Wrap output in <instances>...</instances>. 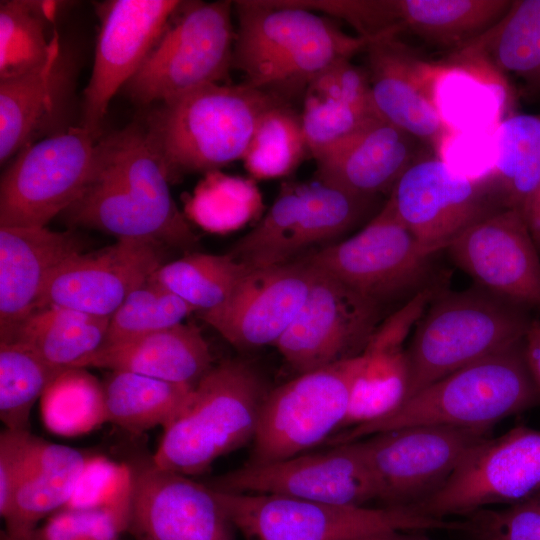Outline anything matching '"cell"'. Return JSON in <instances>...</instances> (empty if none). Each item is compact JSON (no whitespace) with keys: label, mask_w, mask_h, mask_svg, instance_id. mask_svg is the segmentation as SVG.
Listing matches in <instances>:
<instances>
[{"label":"cell","mask_w":540,"mask_h":540,"mask_svg":"<svg viewBox=\"0 0 540 540\" xmlns=\"http://www.w3.org/2000/svg\"><path fill=\"white\" fill-rule=\"evenodd\" d=\"M99 143L96 174L64 211L67 220L117 239L149 240L193 252L197 236L172 198L143 127L130 125L101 137Z\"/></svg>","instance_id":"obj_1"},{"label":"cell","mask_w":540,"mask_h":540,"mask_svg":"<svg viewBox=\"0 0 540 540\" xmlns=\"http://www.w3.org/2000/svg\"><path fill=\"white\" fill-rule=\"evenodd\" d=\"M285 102L281 95L246 82L212 83L158 103L142 127L172 181L242 160L261 116Z\"/></svg>","instance_id":"obj_2"},{"label":"cell","mask_w":540,"mask_h":540,"mask_svg":"<svg viewBox=\"0 0 540 540\" xmlns=\"http://www.w3.org/2000/svg\"><path fill=\"white\" fill-rule=\"evenodd\" d=\"M237 30L232 68L245 82L285 99L320 72L374 41L342 31L331 19L289 0L233 2Z\"/></svg>","instance_id":"obj_3"},{"label":"cell","mask_w":540,"mask_h":540,"mask_svg":"<svg viewBox=\"0 0 540 540\" xmlns=\"http://www.w3.org/2000/svg\"><path fill=\"white\" fill-rule=\"evenodd\" d=\"M523 341L460 368L407 398L394 412L333 435L331 446L418 425L488 428L538 403Z\"/></svg>","instance_id":"obj_4"},{"label":"cell","mask_w":540,"mask_h":540,"mask_svg":"<svg viewBox=\"0 0 540 540\" xmlns=\"http://www.w3.org/2000/svg\"><path fill=\"white\" fill-rule=\"evenodd\" d=\"M269 391L259 371L246 361L214 365L163 428L154 464L186 476L205 473L219 457L253 441Z\"/></svg>","instance_id":"obj_5"},{"label":"cell","mask_w":540,"mask_h":540,"mask_svg":"<svg viewBox=\"0 0 540 540\" xmlns=\"http://www.w3.org/2000/svg\"><path fill=\"white\" fill-rule=\"evenodd\" d=\"M530 324L520 306L477 285L463 291L441 288L407 347V398L460 368L521 343Z\"/></svg>","instance_id":"obj_6"},{"label":"cell","mask_w":540,"mask_h":540,"mask_svg":"<svg viewBox=\"0 0 540 540\" xmlns=\"http://www.w3.org/2000/svg\"><path fill=\"white\" fill-rule=\"evenodd\" d=\"M233 1H182L148 56L123 87L139 105L226 83L236 30Z\"/></svg>","instance_id":"obj_7"},{"label":"cell","mask_w":540,"mask_h":540,"mask_svg":"<svg viewBox=\"0 0 540 540\" xmlns=\"http://www.w3.org/2000/svg\"><path fill=\"white\" fill-rule=\"evenodd\" d=\"M233 526L245 540H353L402 530L457 528L413 507L370 508L315 502L273 494L213 490Z\"/></svg>","instance_id":"obj_8"},{"label":"cell","mask_w":540,"mask_h":540,"mask_svg":"<svg viewBox=\"0 0 540 540\" xmlns=\"http://www.w3.org/2000/svg\"><path fill=\"white\" fill-rule=\"evenodd\" d=\"M437 253L415 238L387 200L356 234L300 259L383 307L433 284Z\"/></svg>","instance_id":"obj_9"},{"label":"cell","mask_w":540,"mask_h":540,"mask_svg":"<svg viewBox=\"0 0 540 540\" xmlns=\"http://www.w3.org/2000/svg\"><path fill=\"white\" fill-rule=\"evenodd\" d=\"M100 138L81 126L45 137L15 155L0 182V226L46 227L93 180Z\"/></svg>","instance_id":"obj_10"},{"label":"cell","mask_w":540,"mask_h":540,"mask_svg":"<svg viewBox=\"0 0 540 540\" xmlns=\"http://www.w3.org/2000/svg\"><path fill=\"white\" fill-rule=\"evenodd\" d=\"M361 364L359 355L270 389L245 464L285 460L328 441L342 428Z\"/></svg>","instance_id":"obj_11"},{"label":"cell","mask_w":540,"mask_h":540,"mask_svg":"<svg viewBox=\"0 0 540 540\" xmlns=\"http://www.w3.org/2000/svg\"><path fill=\"white\" fill-rule=\"evenodd\" d=\"M370 201L318 180L283 182L266 214L229 253L252 269L296 261L357 225Z\"/></svg>","instance_id":"obj_12"},{"label":"cell","mask_w":540,"mask_h":540,"mask_svg":"<svg viewBox=\"0 0 540 540\" xmlns=\"http://www.w3.org/2000/svg\"><path fill=\"white\" fill-rule=\"evenodd\" d=\"M488 428L418 425L359 439L387 507H413L437 492ZM357 441V440H356Z\"/></svg>","instance_id":"obj_13"},{"label":"cell","mask_w":540,"mask_h":540,"mask_svg":"<svg viewBox=\"0 0 540 540\" xmlns=\"http://www.w3.org/2000/svg\"><path fill=\"white\" fill-rule=\"evenodd\" d=\"M540 490V430L517 426L474 447L448 481L413 506L444 519L496 504L512 505Z\"/></svg>","instance_id":"obj_14"},{"label":"cell","mask_w":540,"mask_h":540,"mask_svg":"<svg viewBox=\"0 0 540 540\" xmlns=\"http://www.w3.org/2000/svg\"><path fill=\"white\" fill-rule=\"evenodd\" d=\"M206 485L224 493L273 494L346 506H366L379 498L377 481L358 440L277 462L244 464Z\"/></svg>","instance_id":"obj_15"},{"label":"cell","mask_w":540,"mask_h":540,"mask_svg":"<svg viewBox=\"0 0 540 540\" xmlns=\"http://www.w3.org/2000/svg\"><path fill=\"white\" fill-rule=\"evenodd\" d=\"M314 270L303 306L275 345L298 374L361 355L382 316V306Z\"/></svg>","instance_id":"obj_16"},{"label":"cell","mask_w":540,"mask_h":540,"mask_svg":"<svg viewBox=\"0 0 540 540\" xmlns=\"http://www.w3.org/2000/svg\"><path fill=\"white\" fill-rule=\"evenodd\" d=\"M388 200L415 238L437 252L503 207L491 179L469 178L439 157L416 159L396 181Z\"/></svg>","instance_id":"obj_17"},{"label":"cell","mask_w":540,"mask_h":540,"mask_svg":"<svg viewBox=\"0 0 540 540\" xmlns=\"http://www.w3.org/2000/svg\"><path fill=\"white\" fill-rule=\"evenodd\" d=\"M181 2L109 0L97 5L100 27L80 125L96 138H101L111 99L138 71Z\"/></svg>","instance_id":"obj_18"},{"label":"cell","mask_w":540,"mask_h":540,"mask_svg":"<svg viewBox=\"0 0 540 540\" xmlns=\"http://www.w3.org/2000/svg\"><path fill=\"white\" fill-rule=\"evenodd\" d=\"M129 465L127 532L134 540H235V527L208 485L162 469L152 457Z\"/></svg>","instance_id":"obj_19"},{"label":"cell","mask_w":540,"mask_h":540,"mask_svg":"<svg viewBox=\"0 0 540 540\" xmlns=\"http://www.w3.org/2000/svg\"><path fill=\"white\" fill-rule=\"evenodd\" d=\"M477 286L520 307L540 308L538 248L517 209L474 222L444 249Z\"/></svg>","instance_id":"obj_20"},{"label":"cell","mask_w":540,"mask_h":540,"mask_svg":"<svg viewBox=\"0 0 540 540\" xmlns=\"http://www.w3.org/2000/svg\"><path fill=\"white\" fill-rule=\"evenodd\" d=\"M163 247L149 240L117 239L104 248L76 253L51 273L36 310L59 306L110 317L164 264Z\"/></svg>","instance_id":"obj_21"},{"label":"cell","mask_w":540,"mask_h":540,"mask_svg":"<svg viewBox=\"0 0 540 540\" xmlns=\"http://www.w3.org/2000/svg\"><path fill=\"white\" fill-rule=\"evenodd\" d=\"M315 270L299 259L252 269L228 299L200 318L240 349L276 345L303 306Z\"/></svg>","instance_id":"obj_22"},{"label":"cell","mask_w":540,"mask_h":540,"mask_svg":"<svg viewBox=\"0 0 540 540\" xmlns=\"http://www.w3.org/2000/svg\"><path fill=\"white\" fill-rule=\"evenodd\" d=\"M365 51L375 115L437 151L450 133L433 96L437 65L415 57L396 36L376 40Z\"/></svg>","instance_id":"obj_23"},{"label":"cell","mask_w":540,"mask_h":540,"mask_svg":"<svg viewBox=\"0 0 540 540\" xmlns=\"http://www.w3.org/2000/svg\"><path fill=\"white\" fill-rule=\"evenodd\" d=\"M441 285L434 283L418 292L379 324L361 354L341 430L377 421L407 399L410 364L405 340Z\"/></svg>","instance_id":"obj_24"},{"label":"cell","mask_w":540,"mask_h":540,"mask_svg":"<svg viewBox=\"0 0 540 540\" xmlns=\"http://www.w3.org/2000/svg\"><path fill=\"white\" fill-rule=\"evenodd\" d=\"M84 242L73 231L0 226V341H10L33 313L51 273Z\"/></svg>","instance_id":"obj_25"},{"label":"cell","mask_w":540,"mask_h":540,"mask_svg":"<svg viewBox=\"0 0 540 540\" xmlns=\"http://www.w3.org/2000/svg\"><path fill=\"white\" fill-rule=\"evenodd\" d=\"M415 140L377 116L371 117L315 159L316 180L369 198L391 191L416 160Z\"/></svg>","instance_id":"obj_26"},{"label":"cell","mask_w":540,"mask_h":540,"mask_svg":"<svg viewBox=\"0 0 540 540\" xmlns=\"http://www.w3.org/2000/svg\"><path fill=\"white\" fill-rule=\"evenodd\" d=\"M213 366L209 345L193 323L105 345L86 364V368L133 372L192 387Z\"/></svg>","instance_id":"obj_27"},{"label":"cell","mask_w":540,"mask_h":540,"mask_svg":"<svg viewBox=\"0 0 540 540\" xmlns=\"http://www.w3.org/2000/svg\"><path fill=\"white\" fill-rule=\"evenodd\" d=\"M63 58L59 49L39 67L0 80L2 165L34 143V139L53 126L62 114L70 84Z\"/></svg>","instance_id":"obj_28"},{"label":"cell","mask_w":540,"mask_h":540,"mask_svg":"<svg viewBox=\"0 0 540 540\" xmlns=\"http://www.w3.org/2000/svg\"><path fill=\"white\" fill-rule=\"evenodd\" d=\"M374 116L367 70L350 59L332 64L304 91L301 120L310 155L316 159Z\"/></svg>","instance_id":"obj_29"},{"label":"cell","mask_w":540,"mask_h":540,"mask_svg":"<svg viewBox=\"0 0 540 540\" xmlns=\"http://www.w3.org/2000/svg\"><path fill=\"white\" fill-rule=\"evenodd\" d=\"M89 455L70 446L35 437L18 483L5 532L12 540H29L37 524L70 500Z\"/></svg>","instance_id":"obj_30"},{"label":"cell","mask_w":540,"mask_h":540,"mask_svg":"<svg viewBox=\"0 0 540 540\" xmlns=\"http://www.w3.org/2000/svg\"><path fill=\"white\" fill-rule=\"evenodd\" d=\"M454 62L513 75L540 92V0H514L486 32L456 50Z\"/></svg>","instance_id":"obj_31"},{"label":"cell","mask_w":540,"mask_h":540,"mask_svg":"<svg viewBox=\"0 0 540 540\" xmlns=\"http://www.w3.org/2000/svg\"><path fill=\"white\" fill-rule=\"evenodd\" d=\"M433 96L450 132L493 133L509 101L500 75L480 65L454 61L437 65Z\"/></svg>","instance_id":"obj_32"},{"label":"cell","mask_w":540,"mask_h":540,"mask_svg":"<svg viewBox=\"0 0 540 540\" xmlns=\"http://www.w3.org/2000/svg\"><path fill=\"white\" fill-rule=\"evenodd\" d=\"M109 318L47 306L31 313L12 340L29 346L59 373L86 368L105 342Z\"/></svg>","instance_id":"obj_33"},{"label":"cell","mask_w":540,"mask_h":540,"mask_svg":"<svg viewBox=\"0 0 540 540\" xmlns=\"http://www.w3.org/2000/svg\"><path fill=\"white\" fill-rule=\"evenodd\" d=\"M101 383L107 422L132 434L165 428L195 388L127 371H110Z\"/></svg>","instance_id":"obj_34"},{"label":"cell","mask_w":540,"mask_h":540,"mask_svg":"<svg viewBox=\"0 0 540 540\" xmlns=\"http://www.w3.org/2000/svg\"><path fill=\"white\" fill-rule=\"evenodd\" d=\"M509 0H394L398 24L422 39L461 48L507 12Z\"/></svg>","instance_id":"obj_35"},{"label":"cell","mask_w":540,"mask_h":540,"mask_svg":"<svg viewBox=\"0 0 540 540\" xmlns=\"http://www.w3.org/2000/svg\"><path fill=\"white\" fill-rule=\"evenodd\" d=\"M59 2L5 0L0 3V80L29 72L61 49L53 28Z\"/></svg>","instance_id":"obj_36"},{"label":"cell","mask_w":540,"mask_h":540,"mask_svg":"<svg viewBox=\"0 0 540 540\" xmlns=\"http://www.w3.org/2000/svg\"><path fill=\"white\" fill-rule=\"evenodd\" d=\"M493 141L492 184L504 208L520 211L540 181V113L504 117Z\"/></svg>","instance_id":"obj_37"},{"label":"cell","mask_w":540,"mask_h":540,"mask_svg":"<svg viewBox=\"0 0 540 540\" xmlns=\"http://www.w3.org/2000/svg\"><path fill=\"white\" fill-rule=\"evenodd\" d=\"M251 270L230 253L193 251L163 264L151 278L200 313L223 304Z\"/></svg>","instance_id":"obj_38"},{"label":"cell","mask_w":540,"mask_h":540,"mask_svg":"<svg viewBox=\"0 0 540 540\" xmlns=\"http://www.w3.org/2000/svg\"><path fill=\"white\" fill-rule=\"evenodd\" d=\"M308 154L301 114L285 102L261 116L242 161L250 178L267 180L289 175Z\"/></svg>","instance_id":"obj_39"},{"label":"cell","mask_w":540,"mask_h":540,"mask_svg":"<svg viewBox=\"0 0 540 540\" xmlns=\"http://www.w3.org/2000/svg\"><path fill=\"white\" fill-rule=\"evenodd\" d=\"M41 415L51 432L75 436L107 422L102 383L85 368L61 372L41 397Z\"/></svg>","instance_id":"obj_40"},{"label":"cell","mask_w":540,"mask_h":540,"mask_svg":"<svg viewBox=\"0 0 540 540\" xmlns=\"http://www.w3.org/2000/svg\"><path fill=\"white\" fill-rule=\"evenodd\" d=\"M59 374L26 344L0 341V419L6 429L30 430L35 402Z\"/></svg>","instance_id":"obj_41"},{"label":"cell","mask_w":540,"mask_h":540,"mask_svg":"<svg viewBox=\"0 0 540 540\" xmlns=\"http://www.w3.org/2000/svg\"><path fill=\"white\" fill-rule=\"evenodd\" d=\"M262 194L252 178L207 172L187 203V211L212 231L239 229L262 213Z\"/></svg>","instance_id":"obj_42"},{"label":"cell","mask_w":540,"mask_h":540,"mask_svg":"<svg viewBox=\"0 0 540 540\" xmlns=\"http://www.w3.org/2000/svg\"><path fill=\"white\" fill-rule=\"evenodd\" d=\"M193 312L190 304L150 278L110 316L103 346L174 327Z\"/></svg>","instance_id":"obj_43"},{"label":"cell","mask_w":540,"mask_h":540,"mask_svg":"<svg viewBox=\"0 0 540 540\" xmlns=\"http://www.w3.org/2000/svg\"><path fill=\"white\" fill-rule=\"evenodd\" d=\"M132 471L128 463H117L102 455H89L76 488L63 508L110 507L130 514Z\"/></svg>","instance_id":"obj_44"},{"label":"cell","mask_w":540,"mask_h":540,"mask_svg":"<svg viewBox=\"0 0 540 540\" xmlns=\"http://www.w3.org/2000/svg\"><path fill=\"white\" fill-rule=\"evenodd\" d=\"M293 5L314 12H323L349 23L357 35L379 40L397 36L398 24L394 0H289Z\"/></svg>","instance_id":"obj_45"},{"label":"cell","mask_w":540,"mask_h":540,"mask_svg":"<svg viewBox=\"0 0 540 540\" xmlns=\"http://www.w3.org/2000/svg\"><path fill=\"white\" fill-rule=\"evenodd\" d=\"M464 525L477 540H540V490L502 509H482Z\"/></svg>","instance_id":"obj_46"},{"label":"cell","mask_w":540,"mask_h":540,"mask_svg":"<svg viewBox=\"0 0 540 540\" xmlns=\"http://www.w3.org/2000/svg\"><path fill=\"white\" fill-rule=\"evenodd\" d=\"M437 152L452 169L469 178H492L495 165L493 133L450 132Z\"/></svg>","instance_id":"obj_47"},{"label":"cell","mask_w":540,"mask_h":540,"mask_svg":"<svg viewBox=\"0 0 540 540\" xmlns=\"http://www.w3.org/2000/svg\"><path fill=\"white\" fill-rule=\"evenodd\" d=\"M35 437L30 430L4 428L0 434V515L3 519L10 511Z\"/></svg>","instance_id":"obj_48"},{"label":"cell","mask_w":540,"mask_h":540,"mask_svg":"<svg viewBox=\"0 0 540 540\" xmlns=\"http://www.w3.org/2000/svg\"><path fill=\"white\" fill-rule=\"evenodd\" d=\"M29 540H98L93 510L62 508L37 527Z\"/></svg>","instance_id":"obj_49"},{"label":"cell","mask_w":540,"mask_h":540,"mask_svg":"<svg viewBox=\"0 0 540 540\" xmlns=\"http://www.w3.org/2000/svg\"><path fill=\"white\" fill-rule=\"evenodd\" d=\"M523 353L528 371L540 393V323L531 322L523 339Z\"/></svg>","instance_id":"obj_50"},{"label":"cell","mask_w":540,"mask_h":540,"mask_svg":"<svg viewBox=\"0 0 540 540\" xmlns=\"http://www.w3.org/2000/svg\"><path fill=\"white\" fill-rule=\"evenodd\" d=\"M520 212L538 250H540V181L523 204Z\"/></svg>","instance_id":"obj_51"},{"label":"cell","mask_w":540,"mask_h":540,"mask_svg":"<svg viewBox=\"0 0 540 540\" xmlns=\"http://www.w3.org/2000/svg\"><path fill=\"white\" fill-rule=\"evenodd\" d=\"M353 540H427L423 537L408 533V531L391 530L369 534Z\"/></svg>","instance_id":"obj_52"},{"label":"cell","mask_w":540,"mask_h":540,"mask_svg":"<svg viewBox=\"0 0 540 540\" xmlns=\"http://www.w3.org/2000/svg\"><path fill=\"white\" fill-rule=\"evenodd\" d=\"M0 540H12V539L8 536L5 530H2L0 533Z\"/></svg>","instance_id":"obj_53"}]
</instances>
